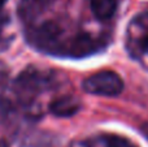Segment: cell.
Listing matches in <instances>:
<instances>
[{
	"label": "cell",
	"mask_w": 148,
	"mask_h": 147,
	"mask_svg": "<svg viewBox=\"0 0 148 147\" xmlns=\"http://www.w3.org/2000/svg\"><path fill=\"white\" fill-rule=\"evenodd\" d=\"M20 86L29 91H39L42 89H46L48 85V77L40 73L39 70H26L18 78Z\"/></svg>",
	"instance_id": "cell-5"
},
{
	"label": "cell",
	"mask_w": 148,
	"mask_h": 147,
	"mask_svg": "<svg viewBox=\"0 0 148 147\" xmlns=\"http://www.w3.org/2000/svg\"><path fill=\"white\" fill-rule=\"evenodd\" d=\"M103 44L104 43L99 38H95V36L88 35V34H81V35H77L75 38L70 41L68 51L73 56L82 57L97 52L103 47Z\"/></svg>",
	"instance_id": "cell-3"
},
{
	"label": "cell",
	"mask_w": 148,
	"mask_h": 147,
	"mask_svg": "<svg viewBox=\"0 0 148 147\" xmlns=\"http://www.w3.org/2000/svg\"><path fill=\"white\" fill-rule=\"evenodd\" d=\"M90 7L97 20H109L113 17L117 9V1L116 0H91Z\"/></svg>",
	"instance_id": "cell-6"
},
{
	"label": "cell",
	"mask_w": 148,
	"mask_h": 147,
	"mask_svg": "<svg viewBox=\"0 0 148 147\" xmlns=\"http://www.w3.org/2000/svg\"><path fill=\"white\" fill-rule=\"evenodd\" d=\"M104 142L107 147H134V145L129 139L121 137V135H116V134L105 135Z\"/></svg>",
	"instance_id": "cell-7"
},
{
	"label": "cell",
	"mask_w": 148,
	"mask_h": 147,
	"mask_svg": "<svg viewBox=\"0 0 148 147\" xmlns=\"http://www.w3.org/2000/svg\"><path fill=\"white\" fill-rule=\"evenodd\" d=\"M81 108L79 100L74 96H61L56 98L49 104V111L57 117H72Z\"/></svg>",
	"instance_id": "cell-4"
},
{
	"label": "cell",
	"mask_w": 148,
	"mask_h": 147,
	"mask_svg": "<svg viewBox=\"0 0 148 147\" xmlns=\"http://www.w3.org/2000/svg\"><path fill=\"white\" fill-rule=\"evenodd\" d=\"M4 4H5V0H0V8H1Z\"/></svg>",
	"instance_id": "cell-11"
},
{
	"label": "cell",
	"mask_w": 148,
	"mask_h": 147,
	"mask_svg": "<svg viewBox=\"0 0 148 147\" xmlns=\"http://www.w3.org/2000/svg\"><path fill=\"white\" fill-rule=\"evenodd\" d=\"M83 90L88 94L101 96H116L122 93L123 81L116 72L101 70L87 77L82 83Z\"/></svg>",
	"instance_id": "cell-1"
},
{
	"label": "cell",
	"mask_w": 148,
	"mask_h": 147,
	"mask_svg": "<svg viewBox=\"0 0 148 147\" xmlns=\"http://www.w3.org/2000/svg\"><path fill=\"white\" fill-rule=\"evenodd\" d=\"M62 35V30L59 26V23L53 21H47V22L39 25L33 31V42L42 49H52V47L56 46Z\"/></svg>",
	"instance_id": "cell-2"
},
{
	"label": "cell",
	"mask_w": 148,
	"mask_h": 147,
	"mask_svg": "<svg viewBox=\"0 0 148 147\" xmlns=\"http://www.w3.org/2000/svg\"><path fill=\"white\" fill-rule=\"evenodd\" d=\"M140 47H142V49H143L144 52H147V54H148V35H147V36H144V38L142 39V42H140Z\"/></svg>",
	"instance_id": "cell-8"
},
{
	"label": "cell",
	"mask_w": 148,
	"mask_h": 147,
	"mask_svg": "<svg viewBox=\"0 0 148 147\" xmlns=\"http://www.w3.org/2000/svg\"><path fill=\"white\" fill-rule=\"evenodd\" d=\"M0 147H9V146H8V143L4 139H0Z\"/></svg>",
	"instance_id": "cell-10"
},
{
	"label": "cell",
	"mask_w": 148,
	"mask_h": 147,
	"mask_svg": "<svg viewBox=\"0 0 148 147\" xmlns=\"http://www.w3.org/2000/svg\"><path fill=\"white\" fill-rule=\"evenodd\" d=\"M140 132L143 133V135L148 139V122H144V124H142V126H140Z\"/></svg>",
	"instance_id": "cell-9"
}]
</instances>
